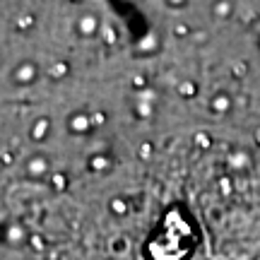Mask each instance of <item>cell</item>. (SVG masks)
<instances>
[{"instance_id":"9","label":"cell","mask_w":260,"mask_h":260,"mask_svg":"<svg viewBox=\"0 0 260 260\" xmlns=\"http://www.w3.org/2000/svg\"><path fill=\"white\" fill-rule=\"evenodd\" d=\"M176 34H178V37H186V34H188V27H186V24H178V27H176Z\"/></svg>"},{"instance_id":"10","label":"cell","mask_w":260,"mask_h":260,"mask_svg":"<svg viewBox=\"0 0 260 260\" xmlns=\"http://www.w3.org/2000/svg\"><path fill=\"white\" fill-rule=\"evenodd\" d=\"M258 46H260V39H258Z\"/></svg>"},{"instance_id":"2","label":"cell","mask_w":260,"mask_h":260,"mask_svg":"<svg viewBox=\"0 0 260 260\" xmlns=\"http://www.w3.org/2000/svg\"><path fill=\"white\" fill-rule=\"evenodd\" d=\"M231 106V99H229V94H215L212 96V101H210V109L212 111H217V113H224L226 109Z\"/></svg>"},{"instance_id":"5","label":"cell","mask_w":260,"mask_h":260,"mask_svg":"<svg viewBox=\"0 0 260 260\" xmlns=\"http://www.w3.org/2000/svg\"><path fill=\"white\" fill-rule=\"evenodd\" d=\"M80 29H82L85 34H94V32H96V17L85 15V17L80 19Z\"/></svg>"},{"instance_id":"1","label":"cell","mask_w":260,"mask_h":260,"mask_svg":"<svg viewBox=\"0 0 260 260\" xmlns=\"http://www.w3.org/2000/svg\"><path fill=\"white\" fill-rule=\"evenodd\" d=\"M12 77H15V82H17V85H29V82L37 77V68H34L32 63H22L17 70L12 73Z\"/></svg>"},{"instance_id":"3","label":"cell","mask_w":260,"mask_h":260,"mask_svg":"<svg viewBox=\"0 0 260 260\" xmlns=\"http://www.w3.org/2000/svg\"><path fill=\"white\" fill-rule=\"evenodd\" d=\"M212 12H215L217 19H226L231 15V0H217V2L212 5Z\"/></svg>"},{"instance_id":"7","label":"cell","mask_w":260,"mask_h":260,"mask_svg":"<svg viewBox=\"0 0 260 260\" xmlns=\"http://www.w3.org/2000/svg\"><path fill=\"white\" fill-rule=\"evenodd\" d=\"M188 0H164V5L171 7V10H181V7H186Z\"/></svg>"},{"instance_id":"8","label":"cell","mask_w":260,"mask_h":260,"mask_svg":"<svg viewBox=\"0 0 260 260\" xmlns=\"http://www.w3.org/2000/svg\"><path fill=\"white\" fill-rule=\"evenodd\" d=\"M178 92L183 94V96H193V94H195V85H181Z\"/></svg>"},{"instance_id":"6","label":"cell","mask_w":260,"mask_h":260,"mask_svg":"<svg viewBox=\"0 0 260 260\" xmlns=\"http://www.w3.org/2000/svg\"><path fill=\"white\" fill-rule=\"evenodd\" d=\"M46 128H48V121L41 118L37 123V128H34V140H43V137H46Z\"/></svg>"},{"instance_id":"4","label":"cell","mask_w":260,"mask_h":260,"mask_svg":"<svg viewBox=\"0 0 260 260\" xmlns=\"http://www.w3.org/2000/svg\"><path fill=\"white\" fill-rule=\"evenodd\" d=\"M70 128L73 130H89L92 128V118L89 116H85V113H75L73 116V121H70Z\"/></svg>"}]
</instances>
